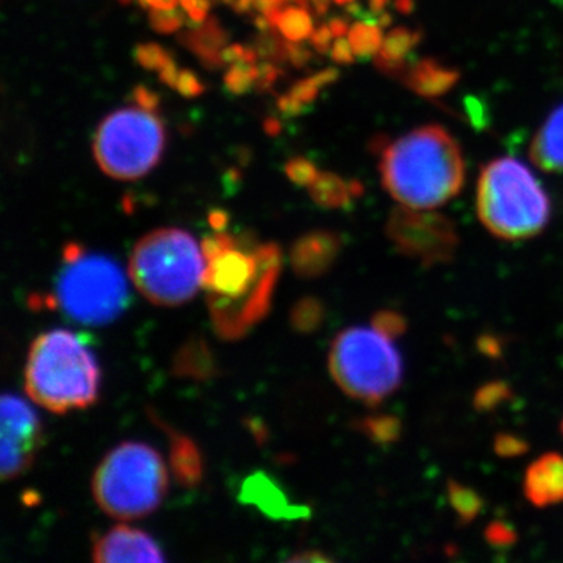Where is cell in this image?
Here are the masks:
<instances>
[{
	"mask_svg": "<svg viewBox=\"0 0 563 563\" xmlns=\"http://www.w3.org/2000/svg\"><path fill=\"white\" fill-rule=\"evenodd\" d=\"M152 29L158 33H174L184 25V13L179 10H155L150 14Z\"/></svg>",
	"mask_w": 563,
	"mask_h": 563,
	"instance_id": "36",
	"label": "cell"
},
{
	"mask_svg": "<svg viewBox=\"0 0 563 563\" xmlns=\"http://www.w3.org/2000/svg\"><path fill=\"white\" fill-rule=\"evenodd\" d=\"M263 129H265V132L268 133L269 136H276L279 135L282 125L276 118H268V120L265 121V124H263Z\"/></svg>",
	"mask_w": 563,
	"mask_h": 563,
	"instance_id": "55",
	"label": "cell"
},
{
	"mask_svg": "<svg viewBox=\"0 0 563 563\" xmlns=\"http://www.w3.org/2000/svg\"><path fill=\"white\" fill-rule=\"evenodd\" d=\"M328 25L331 27V32L335 38H340V36L350 33V24L344 20H340V18H333V20L329 21Z\"/></svg>",
	"mask_w": 563,
	"mask_h": 563,
	"instance_id": "52",
	"label": "cell"
},
{
	"mask_svg": "<svg viewBox=\"0 0 563 563\" xmlns=\"http://www.w3.org/2000/svg\"><path fill=\"white\" fill-rule=\"evenodd\" d=\"M303 106H306V103L292 98L291 95L280 96L279 101H277V107H279L280 113L284 114V117H299V114L306 110Z\"/></svg>",
	"mask_w": 563,
	"mask_h": 563,
	"instance_id": "45",
	"label": "cell"
},
{
	"mask_svg": "<svg viewBox=\"0 0 563 563\" xmlns=\"http://www.w3.org/2000/svg\"><path fill=\"white\" fill-rule=\"evenodd\" d=\"M168 490V470L150 444H118L92 476V496L117 520H139L157 510Z\"/></svg>",
	"mask_w": 563,
	"mask_h": 563,
	"instance_id": "6",
	"label": "cell"
},
{
	"mask_svg": "<svg viewBox=\"0 0 563 563\" xmlns=\"http://www.w3.org/2000/svg\"><path fill=\"white\" fill-rule=\"evenodd\" d=\"M531 158L543 172H563V106L548 117L533 136Z\"/></svg>",
	"mask_w": 563,
	"mask_h": 563,
	"instance_id": "18",
	"label": "cell"
},
{
	"mask_svg": "<svg viewBox=\"0 0 563 563\" xmlns=\"http://www.w3.org/2000/svg\"><path fill=\"white\" fill-rule=\"evenodd\" d=\"M255 52L265 60L284 63L288 60V40L284 41L272 32H263L255 41Z\"/></svg>",
	"mask_w": 563,
	"mask_h": 563,
	"instance_id": "31",
	"label": "cell"
},
{
	"mask_svg": "<svg viewBox=\"0 0 563 563\" xmlns=\"http://www.w3.org/2000/svg\"><path fill=\"white\" fill-rule=\"evenodd\" d=\"M180 0H140L141 5L146 9L172 10L176 9Z\"/></svg>",
	"mask_w": 563,
	"mask_h": 563,
	"instance_id": "51",
	"label": "cell"
},
{
	"mask_svg": "<svg viewBox=\"0 0 563 563\" xmlns=\"http://www.w3.org/2000/svg\"><path fill=\"white\" fill-rule=\"evenodd\" d=\"M493 450H495L496 455H499V457H520V455L528 453L529 443L521 439V437L514 435V433L503 432L495 437Z\"/></svg>",
	"mask_w": 563,
	"mask_h": 563,
	"instance_id": "35",
	"label": "cell"
},
{
	"mask_svg": "<svg viewBox=\"0 0 563 563\" xmlns=\"http://www.w3.org/2000/svg\"><path fill=\"white\" fill-rule=\"evenodd\" d=\"M206 257L202 288L214 332L222 340H240L272 309L282 268L276 243L217 232L201 244Z\"/></svg>",
	"mask_w": 563,
	"mask_h": 563,
	"instance_id": "1",
	"label": "cell"
},
{
	"mask_svg": "<svg viewBox=\"0 0 563 563\" xmlns=\"http://www.w3.org/2000/svg\"><path fill=\"white\" fill-rule=\"evenodd\" d=\"M477 214L492 235L507 242L533 239L547 228L551 202L531 169L512 157L488 163L477 184Z\"/></svg>",
	"mask_w": 563,
	"mask_h": 563,
	"instance_id": "4",
	"label": "cell"
},
{
	"mask_svg": "<svg viewBox=\"0 0 563 563\" xmlns=\"http://www.w3.org/2000/svg\"><path fill=\"white\" fill-rule=\"evenodd\" d=\"M209 222H210L211 228L214 229V231L222 232V231H224L225 228H228V222H229L228 213H225L224 210L210 211Z\"/></svg>",
	"mask_w": 563,
	"mask_h": 563,
	"instance_id": "50",
	"label": "cell"
},
{
	"mask_svg": "<svg viewBox=\"0 0 563 563\" xmlns=\"http://www.w3.org/2000/svg\"><path fill=\"white\" fill-rule=\"evenodd\" d=\"M380 174L385 190L410 209L443 206L461 192L465 163L461 146L440 125L406 133L383 152Z\"/></svg>",
	"mask_w": 563,
	"mask_h": 563,
	"instance_id": "2",
	"label": "cell"
},
{
	"mask_svg": "<svg viewBox=\"0 0 563 563\" xmlns=\"http://www.w3.org/2000/svg\"><path fill=\"white\" fill-rule=\"evenodd\" d=\"M313 9L318 14H324L329 9V3L331 0H312Z\"/></svg>",
	"mask_w": 563,
	"mask_h": 563,
	"instance_id": "57",
	"label": "cell"
},
{
	"mask_svg": "<svg viewBox=\"0 0 563 563\" xmlns=\"http://www.w3.org/2000/svg\"><path fill=\"white\" fill-rule=\"evenodd\" d=\"M333 2L339 3V5H350L354 0H333Z\"/></svg>",
	"mask_w": 563,
	"mask_h": 563,
	"instance_id": "60",
	"label": "cell"
},
{
	"mask_svg": "<svg viewBox=\"0 0 563 563\" xmlns=\"http://www.w3.org/2000/svg\"><path fill=\"white\" fill-rule=\"evenodd\" d=\"M352 51L355 57L366 58L377 54L383 47V32H380L379 24H372L368 21L357 22L352 25L350 33H347Z\"/></svg>",
	"mask_w": 563,
	"mask_h": 563,
	"instance_id": "24",
	"label": "cell"
},
{
	"mask_svg": "<svg viewBox=\"0 0 563 563\" xmlns=\"http://www.w3.org/2000/svg\"><path fill=\"white\" fill-rule=\"evenodd\" d=\"M180 70L177 69L176 63L173 60L165 66V68L161 69V79L163 84L168 85V87L176 88L177 80H179Z\"/></svg>",
	"mask_w": 563,
	"mask_h": 563,
	"instance_id": "48",
	"label": "cell"
},
{
	"mask_svg": "<svg viewBox=\"0 0 563 563\" xmlns=\"http://www.w3.org/2000/svg\"><path fill=\"white\" fill-rule=\"evenodd\" d=\"M165 129L161 118L144 109H122L99 125L95 155L103 173L113 179L146 176L161 161Z\"/></svg>",
	"mask_w": 563,
	"mask_h": 563,
	"instance_id": "9",
	"label": "cell"
},
{
	"mask_svg": "<svg viewBox=\"0 0 563 563\" xmlns=\"http://www.w3.org/2000/svg\"><path fill=\"white\" fill-rule=\"evenodd\" d=\"M329 372L347 396L377 406L402 383V358L376 329H344L329 352Z\"/></svg>",
	"mask_w": 563,
	"mask_h": 563,
	"instance_id": "8",
	"label": "cell"
},
{
	"mask_svg": "<svg viewBox=\"0 0 563 563\" xmlns=\"http://www.w3.org/2000/svg\"><path fill=\"white\" fill-rule=\"evenodd\" d=\"M282 2H284V0H282Z\"/></svg>",
	"mask_w": 563,
	"mask_h": 563,
	"instance_id": "63",
	"label": "cell"
},
{
	"mask_svg": "<svg viewBox=\"0 0 563 563\" xmlns=\"http://www.w3.org/2000/svg\"><path fill=\"white\" fill-rule=\"evenodd\" d=\"M285 173H287L288 179L292 184L299 185V187H310L317 177L320 176L317 166L312 162L306 161V158H292L285 165Z\"/></svg>",
	"mask_w": 563,
	"mask_h": 563,
	"instance_id": "34",
	"label": "cell"
},
{
	"mask_svg": "<svg viewBox=\"0 0 563 563\" xmlns=\"http://www.w3.org/2000/svg\"><path fill=\"white\" fill-rule=\"evenodd\" d=\"M562 433H563V421H562Z\"/></svg>",
	"mask_w": 563,
	"mask_h": 563,
	"instance_id": "62",
	"label": "cell"
},
{
	"mask_svg": "<svg viewBox=\"0 0 563 563\" xmlns=\"http://www.w3.org/2000/svg\"><path fill=\"white\" fill-rule=\"evenodd\" d=\"M420 40L421 32L407 27L393 29L385 36L383 47L377 52V55L391 62H406L407 55L415 49Z\"/></svg>",
	"mask_w": 563,
	"mask_h": 563,
	"instance_id": "27",
	"label": "cell"
},
{
	"mask_svg": "<svg viewBox=\"0 0 563 563\" xmlns=\"http://www.w3.org/2000/svg\"><path fill=\"white\" fill-rule=\"evenodd\" d=\"M98 363L79 336L65 329L41 333L25 363V391L54 413L87 409L98 399Z\"/></svg>",
	"mask_w": 563,
	"mask_h": 563,
	"instance_id": "3",
	"label": "cell"
},
{
	"mask_svg": "<svg viewBox=\"0 0 563 563\" xmlns=\"http://www.w3.org/2000/svg\"><path fill=\"white\" fill-rule=\"evenodd\" d=\"M152 418L155 417L151 415ZM157 421V420H155ZM163 431L169 437V462L177 483L185 488H195L201 484L203 474V463L201 451L198 450L195 442L187 435L169 429L168 426L157 421Z\"/></svg>",
	"mask_w": 563,
	"mask_h": 563,
	"instance_id": "17",
	"label": "cell"
},
{
	"mask_svg": "<svg viewBox=\"0 0 563 563\" xmlns=\"http://www.w3.org/2000/svg\"><path fill=\"white\" fill-rule=\"evenodd\" d=\"M395 7L401 13H410L413 10V0H396Z\"/></svg>",
	"mask_w": 563,
	"mask_h": 563,
	"instance_id": "56",
	"label": "cell"
},
{
	"mask_svg": "<svg viewBox=\"0 0 563 563\" xmlns=\"http://www.w3.org/2000/svg\"><path fill=\"white\" fill-rule=\"evenodd\" d=\"M122 3H131V0H121Z\"/></svg>",
	"mask_w": 563,
	"mask_h": 563,
	"instance_id": "61",
	"label": "cell"
},
{
	"mask_svg": "<svg viewBox=\"0 0 563 563\" xmlns=\"http://www.w3.org/2000/svg\"><path fill=\"white\" fill-rule=\"evenodd\" d=\"M501 336L484 333L477 339L476 346L488 358H501L504 344Z\"/></svg>",
	"mask_w": 563,
	"mask_h": 563,
	"instance_id": "39",
	"label": "cell"
},
{
	"mask_svg": "<svg viewBox=\"0 0 563 563\" xmlns=\"http://www.w3.org/2000/svg\"><path fill=\"white\" fill-rule=\"evenodd\" d=\"M310 58H312V52L296 43V41H288V60L291 62L292 66L303 68L310 62Z\"/></svg>",
	"mask_w": 563,
	"mask_h": 563,
	"instance_id": "44",
	"label": "cell"
},
{
	"mask_svg": "<svg viewBox=\"0 0 563 563\" xmlns=\"http://www.w3.org/2000/svg\"><path fill=\"white\" fill-rule=\"evenodd\" d=\"M342 251V236L332 231L306 233L292 244L290 263L292 272L302 279H317L332 268Z\"/></svg>",
	"mask_w": 563,
	"mask_h": 563,
	"instance_id": "13",
	"label": "cell"
},
{
	"mask_svg": "<svg viewBox=\"0 0 563 563\" xmlns=\"http://www.w3.org/2000/svg\"><path fill=\"white\" fill-rule=\"evenodd\" d=\"M325 318V306L318 298H302L295 303L290 314L292 329L302 333H312L321 328Z\"/></svg>",
	"mask_w": 563,
	"mask_h": 563,
	"instance_id": "25",
	"label": "cell"
},
{
	"mask_svg": "<svg viewBox=\"0 0 563 563\" xmlns=\"http://www.w3.org/2000/svg\"><path fill=\"white\" fill-rule=\"evenodd\" d=\"M196 3H198V0H180L181 9L187 11V13H188V11H191L192 9H195Z\"/></svg>",
	"mask_w": 563,
	"mask_h": 563,
	"instance_id": "59",
	"label": "cell"
},
{
	"mask_svg": "<svg viewBox=\"0 0 563 563\" xmlns=\"http://www.w3.org/2000/svg\"><path fill=\"white\" fill-rule=\"evenodd\" d=\"M385 232L396 250L426 268L453 261L461 243L450 218L406 206L391 211Z\"/></svg>",
	"mask_w": 563,
	"mask_h": 563,
	"instance_id": "10",
	"label": "cell"
},
{
	"mask_svg": "<svg viewBox=\"0 0 563 563\" xmlns=\"http://www.w3.org/2000/svg\"><path fill=\"white\" fill-rule=\"evenodd\" d=\"M63 266L55 302L80 324L103 325L117 320L129 301L128 280L107 255L87 254L79 243L63 250Z\"/></svg>",
	"mask_w": 563,
	"mask_h": 563,
	"instance_id": "7",
	"label": "cell"
},
{
	"mask_svg": "<svg viewBox=\"0 0 563 563\" xmlns=\"http://www.w3.org/2000/svg\"><path fill=\"white\" fill-rule=\"evenodd\" d=\"M485 540L495 548H509L517 542L518 536L506 521H493L484 532Z\"/></svg>",
	"mask_w": 563,
	"mask_h": 563,
	"instance_id": "37",
	"label": "cell"
},
{
	"mask_svg": "<svg viewBox=\"0 0 563 563\" xmlns=\"http://www.w3.org/2000/svg\"><path fill=\"white\" fill-rule=\"evenodd\" d=\"M236 13H247L255 7V0H224Z\"/></svg>",
	"mask_w": 563,
	"mask_h": 563,
	"instance_id": "53",
	"label": "cell"
},
{
	"mask_svg": "<svg viewBox=\"0 0 563 563\" xmlns=\"http://www.w3.org/2000/svg\"><path fill=\"white\" fill-rule=\"evenodd\" d=\"M512 398L514 390L509 384L504 380H492L474 393V409L481 413H490Z\"/></svg>",
	"mask_w": 563,
	"mask_h": 563,
	"instance_id": "28",
	"label": "cell"
},
{
	"mask_svg": "<svg viewBox=\"0 0 563 563\" xmlns=\"http://www.w3.org/2000/svg\"><path fill=\"white\" fill-rule=\"evenodd\" d=\"M388 0H369V5L374 14L383 13L384 7L387 5Z\"/></svg>",
	"mask_w": 563,
	"mask_h": 563,
	"instance_id": "58",
	"label": "cell"
},
{
	"mask_svg": "<svg viewBox=\"0 0 563 563\" xmlns=\"http://www.w3.org/2000/svg\"><path fill=\"white\" fill-rule=\"evenodd\" d=\"M329 555L322 554L321 551H303L301 554L292 555L290 562H331Z\"/></svg>",
	"mask_w": 563,
	"mask_h": 563,
	"instance_id": "49",
	"label": "cell"
},
{
	"mask_svg": "<svg viewBox=\"0 0 563 563\" xmlns=\"http://www.w3.org/2000/svg\"><path fill=\"white\" fill-rule=\"evenodd\" d=\"M181 43L198 55L199 60L209 69H218L222 65L221 52L228 43V33L221 27L220 22L211 18L201 25H196L195 31L181 35Z\"/></svg>",
	"mask_w": 563,
	"mask_h": 563,
	"instance_id": "19",
	"label": "cell"
},
{
	"mask_svg": "<svg viewBox=\"0 0 563 563\" xmlns=\"http://www.w3.org/2000/svg\"><path fill=\"white\" fill-rule=\"evenodd\" d=\"M173 373L196 380H207L217 376V363L209 344L202 339L188 340L174 355Z\"/></svg>",
	"mask_w": 563,
	"mask_h": 563,
	"instance_id": "20",
	"label": "cell"
},
{
	"mask_svg": "<svg viewBox=\"0 0 563 563\" xmlns=\"http://www.w3.org/2000/svg\"><path fill=\"white\" fill-rule=\"evenodd\" d=\"M310 38H312V46L314 51L320 52V54H328V52H331L332 49V38H335V36H333L329 25H322V27L312 33Z\"/></svg>",
	"mask_w": 563,
	"mask_h": 563,
	"instance_id": "43",
	"label": "cell"
},
{
	"mask_svg": "<svg viewBox=\"0 0 563 563\" xmlns=\"http://www.w3.org/2000/svg\"><path fill=\"white\" fill-rule=\"evenodd\" d=\"M210 10V0H198L195 9L188 11V16L190 20L195 22L196 25H201L203 21H206L207 13Z\"/></svg>",
	"mask_w": 563,
	"mask_h": 563,
	"instance_id": "47",
	"label": "cell"
},
{
	"mask_svg": "<svg viewBox=\"0 0 563 563\" xmlns=\"http://www.w3.org/2000/svg\"><path fill=\"white\" fill-rule=\"evenodd\" d=\"M448 501L457 517L459 525L468 526L479 517L484 509V499L474 488L466 487L457 481L446 483Z\"/></svg>",
	"mask_w": 563,
	"mask_h": 563,
	"instance_id": "23",
	"label": "cell"
},
{
	"mask_svg": "<svg viewBox=\"0 0 563 563\" xmlns=\"http://www.w3.org/2000/svg\"><path fill=\"white\" fill-rule=\"evenodd\" d=\"M280 70L276 68L273 63H262L258 66L257 81H255V88L258 91H268L273 87L274 81L279 79Z\"/></svg>",
	"mask_w": 563,
	"mask_h": 563,
	"instance_id": "40",
	"label": "cell"
},
{
	"mask_svg": "<svg viewBox=\"0 0 563 563\" xmlns=\"http://www.w3.org/2000/svg\"><path fill=\"white\" fill-rule=\"evenodd\" d=\"M133 101L139 103L141 109L154 111L157 109L161 98H158L157 92L140 85V87H136L135 90H133Z\"/></svg>",
	"mask_w": 563,
	"mask_h": 563,
	"instance_id": "42",
	"label": "cell"
},
{
	"mask_svg": "<svg viewBox=\"0 0 563 563\" xmlns=\"http://www.w3.org/2000/svg\"><path fill=\"white\" fill-rule=\"evenodd\" d=\"M331 57L333 62L340 63V65H350L354 62L355 54L352 51L350 40L340 36V38L333 41Z\"/></svg>",
	"mask_w": 563,
	"mask_h": 563,
	"instance_id": "41",
	"label": "cell"
},
{
	"mask_svg": "<svg viewBox=\"0 0 563 563\" xmlns=\"http://www.w3.org/2000/svg\"><path fill=\"white\" fill-rule=\"evenodd\" d=\"M92 559L99 563L163 562L165 555L150 533L117 526L95 540Z\"/></svg>",
	"mask_w": 563,
	"mask_h": 563,
	"instance_id": "12",
	"label": "cell"
},
{
	"mask_svg": "<svg viewBox=\"0 0 563 563\" xmlns=\"http://www.w3.org/2000/svg\"><path fill=\"white\" fill-rule=\"evenodd\" d=\"M258 66L255 63L240 60L233 63L224 76L225 90L232 95H244L257 81Z\"/></svg>",
	"mask_w": 563,
	"mask_h": 563,
	"instance_id": "29",
	"label": "cell"
},
{
	"mask_svg": "<svg viewBox=\"0 0 563 563\" xmlns=\"http://www.w3.org/2000/svg\"><path fill=\"white\" fill-rule=\"evenodd\" d=\"M523 488L526 499L540 509L563 503V455L548 453L532 462Z\"/></svg>",
	"mask_w": 563,
	"mask_h": 563,
	"instance_id": "14",
	"label": "cell"
},
{
	"mask_svg": "<svg viewBox=\"0 0 563 563\" xmlns=\"http://www.w3.org/2000/svg\"><path fill=\"white\" fill-rule=\"evenodd\" d=\"M336 79H339V70L333 68L321 70V73L310 77V79L298 81V84L291 88L290 95L302 103H312L314 99H317L321 88L332 84V81Z\"/></svg>",
	"mask_w": 563,
	"mask_h": 563,
	"instance_id": "30",
	"label": "cell"
},
{
	"mask_svg": "<svg viewBox=\"0 0 563 563\" xmlns=\"http://www.w3.org/2000/svg\"><path fill=\"white\" fill-rule=\"evenodd\" d=\"M282 0H255V9H257L258 13L268 14L269 11L277 9L280 5Z\"/></svg>",
	"mask_w": 563,
	"mask_h": 563,
	"instance_id": "54",
	"label": "cell"
},
{
	"mask_svg": "<svg viewBox=\"0 0 563 563\" xmlns=\"http://www.w3.org/2000/svg\"><path fill=\"white\" fill-rule=\"evenodd\" d=\"M243 503L254 504L263 514L273 518H301L307 510L288 503L287 495L265 473L252 474L243 485Z\"/></svg>",
	"mask_w": 563,
	"mask_h": 563,
	"instance_id": "15",
	"label": "cell"
},
{
	"mask_svg": "<svg viewBox=\"0 0 563 563\" xmlns=\"http://www.w3.org/2000/svg\"><path fill=\"white\" fill-rule=\"evenodd\" d=\"M176 88L185 98H196V96H201L203 92V85L191 70H180Z\"/></svg>",
	"mask_w": 563,
	"mask_h": 563,
	"instance_id": "38",
	"label": "cell"
},
{
	"mask_svg": "<svg viewBox=\"0 0 563 563\" xmlns=\"http://www.w3.org/2000/svg\"><path fill=\"white\" fill-rule=\"evenodd\" d=\"M244 51H246V47L240 46V44H232V46L224 47L221 52L222 62L228 63V65H233V63L243 60Z\"/></svg>",
	"mask_w": 563,
	"mask_h": 563,
	"instance_id": "46",
	"label": "cell"
},
{
	"mask_svg": "<svg viewBox=\"0 0 563 563\" xmlns=\"http://www.w3.org/2000/svg\"><path fill=\"white\" fill-rule=\"evenodd\" d=\"M401 79L417 95L433 99L453 90L454 85L461 79V73L446 68L432 58H424L409 65Z\"/></svg>",
	"mask_w": 563,
	"mask_h": 563,
	"instance_id": "16",
	"label": "cell"
},
{
	"mask_svg": "<svg viewBox=\"0 0 563 563\" xmlns=\"http://www.w3.org/2000/svg\"><path fill=\"white\" fill-rule=\"evenodd\" d=\"M277 27H279L282 35L288 41L301 43L302 40L312 36L313 21L310 18L309 10L295 3V5L282 10Z\"/></svg>",
	"mask_w": 563,
	"mask_h": 563,
	"instance_id": "26",
	"label": "cell"
},
{
	"mask_svg": "<svg viewBox=\"0 0 563 563\" xmlns=\"http://www.w3.org/2000/svg\"><path fill=\"white\" fill-rule=\"evenodd\" d=\"M310 196L324 209H343L354 199L351 184L332 173H322L317 177V180L310 185Z\"/></svg>",
	"mask_w": 563,
	"mask_h": 563,
	"instance_id": "21",
	"label": "cell"
},
{
	"mask_svg": "<svg viewBox=\"0 0 563 563\" xmlns=\"http://www.w3.org/2000/svg\"><path fill=\"white\" fill-rule=\"evenodd\" d=\"M206 257L190 233L158 229L133 247L129 274L136 290L157 306L190 301L202 287Z\"/></svg>",
	"mask_w": 563,
	"mask_h": 563,
	"instance_id": "5",
	"label": "cell"
},
{
	"mask_svg": "<svg viewBox=\"0 0 563 563\" xmlns=\"http://www.w3.org/2000/svg\"><path fill=\"white\" fill-rule=\"evenodd\" d=\"M352 429L361 432L369 442L379 444V446L396 443L402 435L401 420L395 415L388 413L363 417L361 420L352 422Z\"/></svg>",
	"mask_w": 563,
	"mask_h": 563,
	"instance_id": "22",
	"label": "cell"
},
{
	"mask_svg": "<svg viewBox=\"0 0 563 563\" xmlns=\"http://www.w3.org/2000/svg\"><path fill=\"white\" fill-rule=\"evenodd\" d=\"M372 325L390 340L399 339L407 331L406 317L396 310H380L374 314Z\"/></svg>",
	"mask_w": 563,
	"mask_h": 563,
	"instance_id": "32",
	"label": "cell"
},
{
	"mask_svg": "<svg viewBox=\"0 0 563 563\" xmlns=\"http://www.w3.org/2000/svg\"><path fill=\"white\" fill-rule=\"evenodd\" d=\"M2 443H0V476L16 479L31 468L41 444L38 417L27 402L14 395L2 396Z\"/></svg>",
	"mask_w": 563,
	"mask_h": 563,
	"instance_id": "11",
	"label": "cell"
},
{
	"mask_svg": "<svg viewBox=\"0 0 563 563\" xmlns=\"http://www.w3.org/2000/svg\"><path fill=\"white\" fill-rule=\"evenodd\" d=\"M135 60L140 63L143 68L150 70H161L173 60L172 55L168 54L162 46L155 43L140 44L135 49Z\"/></svg>",
	"mask_w": 563,
	"mask_h": 563,
	"instance_id": "33",
	"label": "cell"
}]
</instances>
